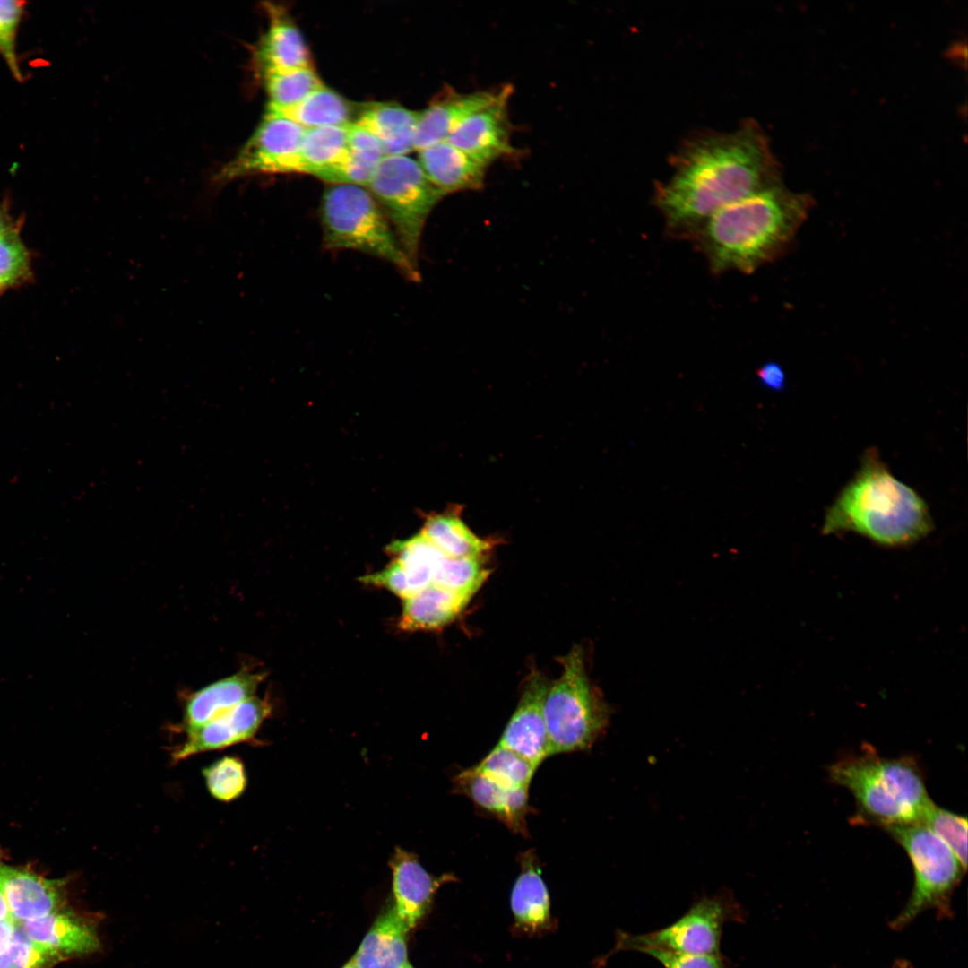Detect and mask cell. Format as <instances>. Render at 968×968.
Instances as JSON below:
<instances>
[{"label": "cell", "instance_id": "4dcf8cb0", "mask_svg": "<svg viewBox=\"0 0 968 968\" xmlns=\"http://www.w3.org/2000/svg\"><path fill=\"white\" fill-rule=\"evenodd\" d=\"M269 97L266 107L285 108L304 99L323 86L313 67L295 68L264 73Z\"/></svg>", "mask_w": 968, "mask_h": 968}, {"label": "cell", "instance_id": "3957f363", "mask_svg": "<svg viewBox=\"0 0 968 968\" xmlns=\"http://www.w3.org/2000/svg\"><path fill=\"white\" fill-rule=\"evenodd\" d=\"M933 522L923 498L889 471L876 448L827 508L823 534L854 532L886 548L912 545L928 536Z\"/></svg>", "mask_w": 968, "mask_h": 968}, {"label": "cell", "instance_id": "ee69618b", "mask_svg": "<svg viewBox=\"0 0 968 968\" xmlns=\"http://www.w3.org/2000/svg\"><path fill=\"white\" fill-rule=\"evenodd\" d=\"M0 919H2V920H13V919L11 917V914L9 912V910H8L7 904H6V903H5L4 899V896H3L2 893H1V891H0Z\"/></svg>", "mask_w": 968, "mask_h": 968}, {"label": "cell", "instance_id": "9a60e30c", "mask_svg": "<svg viewBox=\"0 0 968 968\" xmlns=\"http://www.w3.org/2000/svg\"><path fill=\"white\" fill-rule=\"evenodd\" d=\"M18 925L29 938L54 950L63 959L93 954L101 946L96 918L65 907Z\"/></svg>", "mask_w": 968, "mask_h": 968}, {"label": "cell", "instance_id": "484cf974", "mask_svg": "<svg viewBox=\"0 0 968 968\" xmlns=\"http://www.w3.org/2000/svg\"><path fill=\"white\" fill-rule=\"evenodd\" d=\"M385 157L378 139L361 126L350 123L348 157L341 164L323 170L315 177L333 185L367 186Z\"/></svg>", "mask_w": 968, "mask_h": 968}, {"label": "cell", "instance_id": "cb8c5ba5", "mask_svg": "<svg viewBox=\"0 0 968 968\" xmlns=\"http://www.w3.org/2000/svg\"><path fill=\"white\" fill-rule=\"evenodd\" d=\"M520 860L521 873L511 894L512 912L518 927L539 932L550 925L549 895L536 856L525 852Z\"/></svg>", "mask_w": 968, "mask_h": 968}, {"label": "cell", "instance_id": "b9f144b4", "mask_svg": "<svg viewBox=\"0 0 968 968\" xmlns=\"http://www.w3.org/2000/svg\"><path fill=\"white\" fill-rule=\"evenodd\" d=\"M22 218L15 220L12 215L8 201L0 203V237L22 229Z\"/></svg>", "mask_w": 968, "mask_h": 968}, {"label": "cell", "instance_id": "8992f818", "mask_svg": "<svg viewBox=\"0 0 968 968\" xmlns=\"http://www.w3.org/2000/svg\"><path fill=\"white\" fill-rule=\"evenodd\" d=\"M561 663L562 674L543 703L549 756L591 748L609 719L608 705L589 681L582 648L575 645Z\"/></svg>", "mask_w": 968, "mask_h": 968}, {"label": "cell", "instance_id": "bcb514c9", "mask_svg": "<svg viewBox=\"0 0 968 968\" xmlns=\"http://www.w3.org/2000/svg\"><path fill=\"white\" fill-rule=\"evenodd\" d=\"M402 968H413L411 964L407 961Z\"/></svg>", "mask_w": 968, "mask_h": 968}, {"label": "cell", "instance_id": "d6986e66", "mask_svg": "<svg viewBox=\"0 0 968 968\" xmlns=\"http://www.w3.org/2000/svg\"><path fill=\"white\" fill-rule=\"evenodd\" d=\"M430 182L445 195L480 189L488 166L443 141L419 151V160Z\"/></svg>", "mask_w": 968, "mask_h": 968}, {"label": "cell", "instance_id": "4fadbf2b", "mask_svg": "<svg viewBox=\"0 0 968 968\" xmlns=\"http://www.w3.org/2000/svg\"><path fill=\"white\" fill-rule=\"evenodd\" d=\"M549 687L547 678L533 670L526 679L517 707L497 744L531 763L539 765L549 756L543 703Z\"/></svg>", "mask_w": 968, "mask_h": 968}, {"label": "cell", "instance_id": "f1b7e54d", "mask_svg": "<svg viewBox=\"0 0 968 968\" xmlns=\"http://www.w3.org/2000/svg\"><path fill=\"white\" fill-rule=\"evenodd\" d=\"M349 125L306 129L298 151L299 173L315 176L343 162L349 155Z\"/></svg>", "mask_w": 968, "mask_h": 968}, {"label": "cell", "instance_id": "d4e9b609", "mask_svg": "<svg viewBox=\"0 0 968 968\" xmlns=\"http://www.w3.org/2000/svg\"><path fill=\"white\" fill-rule=\"evenodd\" d=\"M399 627L402 630H435L453 622L470 598L435 583L403 599Z\"/></svg>", "mask_w": 968, "mask_h": 968}, {"label": "cell", "instance_id": "5bb4252c", "mask_svg": "<svg viewBox=\"0 0 968 968\" xmlns=\"http://www.w3.org/2000/svg\"><path fill=\"white\" fill-rule=\"evenodd\" d=\"M65 884L62 879L47 878L25 868L0 863V891L16 924L65 907Z\"/></svg>", "mask_w": 968, "mask_h": 968}, {"label": "cell", "instance_id": "7bdbcfd3", "mask_svg": "<svg viewBox=\"0 0 968 968\" xmlns=\"http://www.w3.org/2000/svg\"><path fill=\"white\" fill-rule=\"evenodd\" d=\"M16 923L12 920L0 919V954L9 946Z\"/></svg>", "mask_w": 968, "mask_h": 968}, {"label": "cell", "instance_id": "4316f807", "mask_svg": "<svg viewBox=\"0 0 968 968\" xmlns=\"http://www.w3.org/2000/svg\"><path fill=\"white\" fill-rule=\"evenodd\" d=\"M421 533L445 556L454 558L482 557L492 546L466 525L459 509L429 516Z\"/></svg>", "mask_w": 968, "mask_h": 968}, {"label": "cell", "instance_id": "f6af8a7d", "mask_svg": "<svg viewBox=\"0 0 968 968\" xmlns=\"http://www.w3.org/2000/svg\"><path fill=\"white\" fill-rule=\"evenodd\" d=\"M342 968H359L353 959L350 960Z\"/></svg>", "mask_w": 968, "mask_h": 968}, {"label": "cell", "instance_id": "f546056e", "mask_svg": "<svg viewBox=\"0 0 968 968\" xmlns=\"http://www.w3.org/2000/svg\"><path fill=\"white\" fill-rule=\"evenodd\" d=\"M389 549L396 556L395 559L405 572L411 595L432 583L436 569L444 556L421 532L411 539L394 542Z\"/></svg>", "mask_w": 968, "mask_h": 968}, {"label": "cell", "instance_id": "8d00e7d4", "mask_svg": "<svg viewBox=\"0 0 968 968\" xmlns=\"http://www.w3.org/2000/svg\"><path fill=\"white\" fill-rule=\"evenodd\" d=\"M63 958L29 938L16 924L11 942L0 954V968H50Z\"/></svg>", "mask_w": 968, "mask_h": 968}, {"label": "cell", "instance_id": "836d02e7", "mask_svg": "<svg viewBox=\"0 0 968 968\" xmlns=\"http://www.w3.org/2000/svg\"><path fill=\"white\" fill-rule=\"evenodd\" d=\"M205 786L216 800L229 803L245 791L247 776L244 763L235 756H224L202 770Z\"/></svg>", "mask_w": 968, "mask_h": 968}, {"label": "cell", "instance_id": "e0dca14e", "mask_svg": "<svg viewBox=\"0 0 968 968\" xmlns=\"http://www.w3.org/2000/svg\"><path fill=\"white\" fill-rule=\"evenodd\" d=\"M497 90L458 92L445 88L428 107L420 111L413 147L421 151L445 141L454 130L471 113L491 102Z\"/></svg>", "mask_w": 968, "mask_h": 968}, {"label": "cell", "instance_id": "1f68e13d", "mask_svg": "<svg viewBox=\"0 0 968 968\" xmlns=\"http://www.w3.org/2000/svg\"><path fill=\"white\" fill-rule=\"evenodd\" d=\"M538 766L497 744L474 768L506 788L529 787Z\"/></svg>", "mask_w": 968, "mask_h": 968}, {"label": "cell", "instance_id": "74e56055", "mask_svg": "<svg viewBox=\"0 0 968 968\" xmlns=\"http://www.w3.org/2000/svg\"><path fill=\"white\" fill-rule=\"evenodd\" d=\"M25 4L22 1L0 0V56L14 79L20 82L23 77L16 53V37Z\"/></svg>", "mask_w": 968, "mask_h": 968}, {"label": "cell", "instance_id": "30bf717a", "mask_svg": "<svg viewBox=\"0 0 968 968\" xmlns=\"http://www.w3.org/2000/svg\"><path fill=\"white\" fill-rule=\"evenodd\" d=\"M305 131L288 118L264 113L253 134L216 179L223 182L259 173H299L298 151Z\"/></svg>", "mask_w": 968, "mask_h": 968}, {"label": "cell", "instance_id": "8fae6325", "mask_svg": "<svg viewBox=\"0 0 968 968\" xmlns=\"http://www.w3.org/2000/svg\"><path fill=\"white\" fill-rule=\"evenodd\" d=\"M512 93L511 85L498 89L491 102L468 116L445 141L488 167L514 153L508 113Z\"/></svg>", "mask_w": 968, "mask_h": 968}, {"label": "cell", "instance_id": "6da1fadb", "mask_svg": "<svg viewBox=\"0 0 968 968\" xmlns=\"http://www.w3.org/2000/svg\"><path fill=\"white\" fill-rule=\"evenodd\" d=\"M672 174L655 186L653 203L670 235L691 239L723 207L782 182L768 138L753 119L730 132H709L684 143Z\"/></svg>", "mask_w": 968, "mask_h": 968}, {"label": "cell", "instance_id": "ac0fdd59", "mask_svg": "<svg viewBox=\"0 0 968 968\" xmlns=\"http://www.w3.org/2000/svg\"><path fill=\"white\" fill-rule=\"evenodd\" d=\"M264 673L241 670L190 694L185 700L182 726L194 730L255 696Z\"/></svg>", "mask_w": 968, "mask_h": 968}, {"label": "cell", "instance_id": "e575fe53", "mask_svg": "<svg viewBox=\"0 0 968 968\" xmlns=\"http://www.w3.org/2000/svg\"><path fill=\"white\" fill-rule=\"evenodd\" d=\"M21 229L0 237V296L32 279L31 255L21 238Z\"/></svg>", "mask_w": 968, "mask_h": 968}, {"label": "cell", "instance_id": "44dd1931", "mask_svg": "<svg viewBox=\"0 0 968 968\" xmlns=\"http://www.w3.org/2000/svg\"><path fill=\"white\" fill-rule=\"evenodd\" d=\"M267 10L269 27L257 49L264 73L312 67L306 42L287 12L272 4Z\"/></svg>", "mask_w": 968, "mask_h": 968}, {"label": "cell", "instance_id": "277c9868", "mask_svg": "<svg viewBox=\"0 0 968 968\" xmlns=\"http://www.w3.org/2000/svg\"><path fill=\"white\" fill-rule=\"evenodd\" d=\"M829 776L851 792L861 819L884 828L921 824L933 803L911 757L886 758L868 747L833 764Z\"/></svg>", "mask_w": 968, "mask_h": 968}, {"label": "cell", "instance_id": "7402d4cb", "mask_svg": "<svg viewBox=\"0 0 968 968\" xmlns=\"http://www.w3.org/2000/svg\"><path fill=\"white\" fill-rule=\"evenodd\" d=\"M420 111L393 102L366 104L358 113L356 125L381 143L385 156L407 155L414 150V135Z\"/></svg>", "mask_w": 968, "mask_h": 968}, {"label": "cell", "instance_id": "603a6c76", "mask_svg": "<svg viewBox=\"0 0 968 968\" xmlns=\"http://www.w3.org/2000/svg\"><path fill=\"white\" fill-rule=\"evenodd\" d=\"M409 930L394 906L388 907L374 922L353 961L359 968H402L407 962Z\"/></svg>", "mask_w": 968, "mask_h": 968}, {"label": "cell", "instance_id": "83f0119b", "mask_svg": "<svg viewBox=\"0 0 968 968\" xmlns=\"http://www.w3.org/2000/svg\"><path fill=\"white\" fill-rule=\"evenodd\" d=\"M265 114L288 118L306 129L352 123V108L340 94L322 86L300 102L285 108L266 107Z\"/></svg>", "mask_w": 968, "mask_h": 968}, {"label": "cell", "instance_id": "2e32d148", "mask_svg": "<svg viewBox=\"0 0 968 968\" xmlns=\"http://www.w3.org/2000/svg\"><path fill=\"white\" fill-rule=\"evenodd\" d=\"M392 869L394 908L409 929L417 926L428 912L437 889L453 876L429 874L417 856L396 847L389 862Z\"/></svg>", "mask_w": 968, "mask_h": 968}, {"label": "cell", "instance_id": "d6a6232c", "mask_svg": "<svg viewBox=\"0 0 968 968\" xmlns=\"http://www.w3.org/2000/svg\"><path fill=\"white\" fill-rule=\"evenodd\" d=\"M489 575L481 557L454 558L443 556L432 583L468 598L481 587Z\"/></svg>", "mask_w": 968, "mask_h": 968}, {"label": "cell", "instance_id": "ab89813d", "mask_svg": "<svg viewBox=\"0 0 968 968\" xmlns=\"http://www.w3.org/2000/svg\"><path fill=\"white\" fill-rule=\"evenodd\" d=\"M361 580L366 583L385 587L403 599L411 596L407 576L396 559L384 570L367 575Z\"/></svg>", "mask_w": 968, "mask_h": 968}, {"label": "cell", "instance_id": "52a82bcc", "mask_svg": "<svg viewBox=\"0 0 968 968\" xmlns=\"http://www.w3.org/2000/svg\"><path fill=\"white\" fill-rule=\"evenodd\" d=\"M388 219L403 251L418 267L424 226L445 194L407 155L385 156L367 186Z\"/></svg>", "mask_w": 968, "mask_h": 968}, {"label": "cell", "instance_id": "f35d334b", "mask_svg": "<svg viewBox=\"0 0 968 968\" xmlns=\"http://www.w3.org/2000/svg\"><path fill=\"white\" fill-rule=\"evenodd\" d=\"M638 953L652 956L663 968H730V962L722 955H686L656 948H643Z\"/></svg>", "mask_w": 968, "mask_h": 968}, {"label": "cell", "instance_id": "7c38bea8", "mask_svg": "<svg viewBox=\"0 0 968 968\" xmlns=\"http://www.w3.org/2000/svg\"><path fill=\"white\" fill-rule=\"evenodd\" d=\"M272 707L264 700L253 696L228 712L188 731L186 739L171 754L175 762L197 754L223 749L254 739Z\"/></svg>", "mask_w": 968, "mask_h": 968}, {"label": "cell", "instance_id": "ffe728a7", "mask_svg": "<svg viewBox=\"0 0 968 968\" xmlns=\"http://www.w3.org/2000/svg\"><path fill=\"white\" fill-rule=\"evenodd\" d=\"M456 789L483 809L493 813L516 832L524 831L528 812V788H506L478 772L463 771L455 780Z\"/></svg>", "mask_w": 968, "mask_h": 968}, {"label": "cell", "instance_id": "ba28073f", "mask_svg": "<svg viewBox=\"0 0 968 968\" xmlns=\"http://www.w3.org/2000/svg\"><path fill=\"white\" fill-rule=\"evenodd\" d=\"M885 829L903 848L914 873L910 899L891 926L903 929L928 908L948 912L949 898L965 872L952 850L922 824Z\"/></svg>", "mask_w": 968, "mask_h": 968}, {"label": "cell", "instance_id": "5b68a950", "mask_svg": "<svg viewBox=\"0 0 968 968\" xmlns=\"http://www.w3.org/2000/svg\"><path fill=\"white\" fill-rule=\"evenodd\" d=\"M320 218L328 249H351L382 259L411 281L420 279L388 219L368 190L333 185L324 192Z\"/></svg>", "mask_w": 968, "mask_h": 968}, {"label": "cell", "instance_id": "60d3db41", "mask_svg": "<svg viewBox=\"0 0 968 968\" xmlns=\"http://www.w3.org/2000/svg\"><path fill=\"white\" fill-rule=\"evenodd\" d=\"M760 383L767 389L781 392L786 386V375L782 367L774 361L760 366L756 371Z\"/></svg>", "mask_w": 968, "mask_h": 968}, {"label": "cell", "instance_id": "d590c367", "mask_svg": "<svg viewBox=\"0 0 968 968\" xmlns=\"http://www.w3.org/2000/svg\"><path fill=\"white\" fill-rule=\"evenodd\" d=\"M940 838L954 852L963 869L967 868V819L934 802L927 809L921 822Z\"/></svg>", "mask_w": 968, "mask_h": 968}, {"label": "cell", "instance_id": "9c48e42d", "mask_svg": "<svg viewBox=\"0 0 968 968\" xmlns=\"http://www.w3.org/2000/svg\"><path fill=\"white\" fill-rule=\"evenodd\" d=\"M746 912L730 891L703 896L676 921L644 934L619 931L614 951L656 948L686 955H720L722 929L744 922Z\"/></svg>", "mask_w": 968, "mask_h": 968}, {"label": "cell", "instance_id": "7a4b0ae2", "mask_svg": "<svg viewBox=\"0 0 968 968\" xmlns=\"http://www.w3.org/2000/svg\"><path fill=\"white\" fill-rule=\"evenodd\" d=\"M812 204L810 195L781 182L719 210L690 240L712 272L752 273L786 250Z\"/></svg>", "mask_w": 968, "mask_h": 968}]
</instances>
